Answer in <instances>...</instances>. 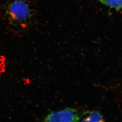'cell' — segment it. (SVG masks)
I'll return each mask as SVG.
<instances>
[{
  "label": "cell",
  "mask_w": 122,
  "mask_h": 122,
  "mask_svg": "<svg viewBox=\"0 0 122 122\" xmlns=\"http://www.w3.org/2000/svg\"><path fill=\"white\" fill-rule=\"evenodd\" d=\"M1 16L7 29L18 34L36 24L38 12L35 2L30 0H6L1 6Z\"/></svg>",
  "instance_id": "obj_1"
},
{
  "label": "cell",
  "mask_w": 122,
  "mask_h": 122,
  "mask_svg": "<svg viewBox=\"0 0 122 122\" xmlns=\"http://www.w3.org/2000/svg\"><path fill=\"white\" fill-rule=\"evenodd\" d=\"M80 118L76 109L67 108L51 113L44 119L45 122H77Z\"/></svg>",
  "instance_id": "obj_2"
},
{
  "label": "cell",
  "mask_w": 122,
  "mask_h": 122,
  "mask_svg": "<svg viewBox=\"0 0 122 122\" xmlns=\"http://www.w3.org/2000/svg\"><path fill=\"white\" fill-rule=\"evenodd\" d=\"M102 5L118 12L122 11V0H99Z\"/></svg>",
  "instance_id": "obj_3"
},
{
  "label": "cell",
  "mask_w": 122,
  "mask_h": 122,
  "mask_svg": "<svg viewBox=\"0 0 122 122\" xmlns=\"http://www.w3.org/2000/svg\"><path fill=\"white\" fill-rule=\"evenodd\" d=\"M82 121L84 122H102L104 120L102 116L99 112L93 111L90 112Z\"/></svg>",
  "instance_id": "obj_4"
}]
</instances>
